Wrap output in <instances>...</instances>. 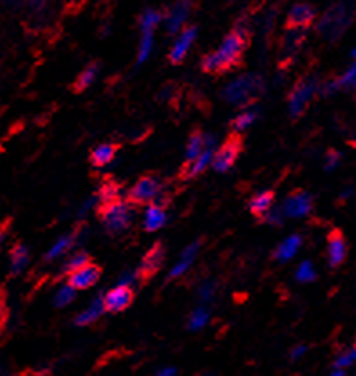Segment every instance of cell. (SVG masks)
Returning <instances> with one entry per match:
<instances>
[{"label": "cell", "instance_id": "cell-1", "mask_svg": "<svg viewBox=\"0 0 356 376\" xmlns=\"http://www.w3.org/2000/svg\"><path fill=\"white\" fill-rule=\"evenodd\" d=\"M244 44H246V28L239 26L232 35L224 38L219 49L212 53V55L205 56V60H203V69L208 71V73H217V71L228 69V67L235 65L239 62V58H241Z\"/></svg>", "mask_w": 356, "mask_h": 376}, {"label": "cell", "instance_id": "cell-2", "mask_svg": "<svg viewBox=\"0 0 356 376\" xmlns=\"http://www.w3.org/2000/svg\"><path fill=\"white\" fill-rule=\"evenodd\" d=\"M264 89V82L257 74H242L233 78L232 82L223 89V98L230 105H246L255 100Z\"/></svg>", "mask_w": 356, "mask_h": 376}, {"label": "cell", "instance_id": "cell-3", "mask_svg": "<svg viewBox=\"0 0 356 376\" xmlns=\"http://www.w3.org/2000/svg\"><path fill=\"white\" fill-rule=\"evenodd\" d=\"M353 20V10L351 6L346 2H338V4L331 6L324 13V17L319 22V33L325 40H338L342 37V33L349 28V24Z\"/></svg>", "mask_w": 356, "mask_h": 376}, {"label": "cell", "instance_id": "cell-4", "mask_svg": "<svg viewBox=\"0 0 356 376\" xmlns=\"http://www.w3.org/2000/svg\"><path fill=\"white\" fill-rule=\"evenodd\" d=\"M134 214L130 205L116 199V201L109 203L105 207V210L101 214V223H103L109 234H119V232H125L130 226Z\"/></svg>", "mask_w": 356, "mask_h": 376}, {"label": "cell", "instance_id": "cell-5", "mask_svg": "<svg viewBox=\"0 0 356 376\" xmlns=\"http://www.w3.org/2000/svg\"><path fill=\"white\" fill-rule=\"evenodd\" d=\"M319 83L313 78H306L302 80L300 83H297V87L293 89L291 96H289V114H291L293 118H298V116L307 109L310 101L313 100V96L319 92Z\"/></svg>", "mask_w": 356, "mask_h": 376}, {"label": "cell", "instance_id": "cell-6", "mask_svg": "<svg viewBox=\"0 0 356 376\" xmlns=\"http://www.w3.org/2000/svg\"><path fill=\"white\" fill-rule=\"evenodd\" d=\"M161 192H163V185L160 179L143 178L133 187L130 198L136 203H152L161 198Z\"/></svg>", "mask_w": 356, "mask_h": 376}, {"label": "cell", "instance_id": "cell-7", "mask_svg": "<svg viewBox=\"0 0 356 376\" xmlns=\"http://www.w3.org/2000/svg\"><path fill=\"white\" fill-rule=\"evenodd\" d=\"M280 208L286 217H293V219L306 217L313 208V198L307 192H295L284 201Z\"/></svg>", "mask_w": 356, "mask_h": 376}, {"label": "cell", "instance_id": "cell-8", "mask_svg": "<svg viewBox=\"0 0 356 376\" xmlns=\"http://www.w3.org/2000/svg\"><path fill=\"white\" fill-rule=\"evenodd\" d=\"M190 11H192L190 0H178V2L170 8L167 17H164V26H167L169 33L181 31V29L185 28V24H187Z\"/></svg>", "mask_w": 356, "mask_h": 376}, {"label": "cell", "instance_id": "cell-9", "mask_svg": "<svg viewBox=\"0 0 356 376\" xmlns=\"http://www.w3.org/2000/svg\"><path fill=\"white\" fill-rule=\"evenodd\" d=\"M103 302H105V311L119 313L127 309L133 302V291L127 286L118 284L115 289H110L109 293L103 295Z\"/></svg>", "mask_w": 356, "mask_h": 376}, {"label": "cell", "instance_id": "cell-10", "mask_svg": "<svg viewBox=\"0 0 356 376\" xmlns=\"http://www.w3.org/2000/svg\"><path fill=\"white\" fill-rule=\"evenodd\" d=\"M239 142L237 139H230L226 145L219 148L217 152H214V157H212V166L217 172H226V170L232 169V165L235 163L239 156Z\"/></svg>", "mask_w": 356, "mask_h": 376}, {"label": "cell", "instance_id": "cell-11", "mask_svg": "<svg viewBox=\"0 0 356 376\" xmlns=\"http://www.w3.org/2000/svg\"><path fill=\"white\" fill-rule=\"evenodd\" d=\"M196 37H197L196 28H185L179 31L178 38H176V42H173L172 49H170V60H172L173 64L183 62L185 56H187L188 51H190V47L194 46Z\"/></svg>", "mask_w": 356, "mask_h": 376}, {"label": "cell", "instance_id": "cell-12", "mask_svg": "<svg viewBox=\"0 0 356 376\" xmlns=\"http://www.w3.org/2000/svg\"><path fill=\"white\" fill-rule=\"evenodd\" d=\"M100 279V270L96 266H91L87 262L85 266L78 268L73 273H69V284L74 286L76 289H87L94 286Z\"/></svg>", "mask_w": 356, "mask_h": 376}, {"label": "cell", "instance_id": "cell-13", "mask_svg": "<svg viewBox=\"0 0 356 376\" xmlns=\"http://www.w3.org/2000/svg\"><path fill=\"white\" fill-rule=\"evenodd\" d=\"M199 248H201V244L199 243H192L185 248L183 252H181V255H179L178 262H176V264L172 266V270H170V279L183 277L185 273L192 268L194 261L197 259V253H199Z\"/></svg>", "mask_w": 356, "mask_h": 376}, {"label": "cell", "instance_id": "cell-14", "mask_svg": "<svg viewBox=\"0 0 356 376\" xmlns=\"http://www.w3.org/2000/svg\"><path fill=\"white\" fill-rule=\"evenodd\" d=\"M313 20H315V10H313L310 4H306V2L295 4L291 10H289L288 22L291 28H306Z\"/></svg>", "mask_w": 356, "mask_h": 376}, {"label": "cell", "instance_id": "cell-15", "mask_svg": "<svg viewBox=\"0 0 356 376\" xmlns=\"http://www.w3.org/2000/svg\"><path fill=\"white\" fill-rule=\"evenodd\" d=\"M164 261V250L161 244H155L154 248H152L151 252L146 253L145 257H143L142 261V266H139V270H137V273L143 277H149L152 275V273H155V271L160 270L161 264H163Z\"/></svg>", "mask_w": 356, "mask_h": 376}, {"label": "cell", "instance_id": "cell-16", "mask_svg": "<svg viewBox=\"0 0 356 376\" xmlns=\"http://www.w3.org/2000/svg\"><path fill=\"white\" fill-rule=\"evenodd\" d=\"M103 311H105L103 297L92 298V302L87 306V309H83V311L76 317V326H89L92 322H96L98 318L103 315Z\"/></svg>", "mask_w": 356, "mask_h": 376}, {"label": "cell", "instance_id": "cell-17", "mask_svg": "<svg viewBox=\"0 0 356 376\" xmlns=\"http://www.w3.org/2000/svg\"><path fill=\"white\" fill-rule=\"evenodd\" d=\"M29 261H31L29 248L24 246V244H17V246H15L10 253L11 273H13V275H19V273H22V271L29 266Z\"/></svg>", "mask_w": 356, "mask_h": 376}, {"label": "cell", "instance_id": "cell-18", "mask_svg": "<svg viewBox=\"0 0 356 376\" xmlns=\"http://www.w3.org/2000/svg\"><path fill=\"white\" fill-rule=\"evenodd\" d=\"M300 246H302L300 235H289V237L284 239L282 243L277 246V250H275V259L280 262L289 261V259H293L295 255H297Z\"/></svg>", "mask_w": 356, "mask_h": 376}, {"label": "cell", "instance_id": "cell-19", "mask_svg": "<svg viewBox=\"0 0 356 376\" xmlns=\"http://www.w3.org/2000/svg\"><path fill=\"white\" fill-rule=\"evenodd\" d=\"M346 241L338 232L331 234L328 243V255H329V264L331 266H338V264H342L344 259H346Z\"/></svg>", "mask_w": 356, "mask_h": 376}, {"label": "cell", "instance_id": "cell-20", "mask_svg": "<svg viewBox=\"0 0 356 376\" xmlns=\"http://www.w3.org/2000/svg\"><path fill=\"white\" fill-rule=\"evenodd\" d=\"M143 225L149 232H155V230L163 228L167 225V212L160 207V205H151L145 210L143 216Z\"/></svg>", "mask_w": 356, "mask_h": 376}, {"label": "cell", "instance_id": "cell-21", "mask_svg": "<svg viewBox=\"0 0 356 376\" xmlns=\"http://www.w3.org/2000/svg\"><path fill=\"white\" fill-rule=\"evenodd\" d=\"M74 243H76V237H74V235H62V237H58L55 243L51 244L49 250H47L46 261L47 262L56 261V259H60L62 255H65Z\"/></svg>", "mask_w": 356, "mask_h": 376}, {"label": "cell", "instance_id": "cell-22", "mask_svg": "<svg viewBox=\"0 0 356 376\" xmlns=\"http://www.w3.org/2000/svg\"><path fill=\"white\" fill-rule=\"evenodd\" d=\"M154 31L152 28H142V40H139V49H137V64H145L149 56L154 51Z\"/></svg>", "mask_w": 356, "mask_h": 376}, {"label": "cell", "instance_id": "cell-23", "mask_svg": "<svg viewBox=\"0 0 356 376\" xmlns=\"http://www.w3.org/2000/svg\"><path fill=\"white\" fill-rule=\"evenodd\" d=\"M212 157H214V147H205V151L196 160L190 161V166L187 170L188 178H194V176L201 174L203 170L208 169L212 165Z\"/></svg>", "mask_w": 356, "mask_h": 376}, {"label": "cell", "instance_id": "cell-24", "mask_svg": "<svg viewBox=\"0 0 356 376\" xmlns=\"http://www.w3.org/2000/svg\"><path fill=\"white\" fill-rule=\"evenodd\" d=\"M273 207V194L271 192H260L257 194L255 198L250 201V210L255 214V216H262L266 212Z\"/></svg>", "mask_w": 356, "mask_h": 376}, {"label": "cell", "instance_id": "cell-25", "mask_svg": "<svg viewBox=\"0 0 356 376\" xmlns=\"http://www.w3.org/2000/svg\"><path fill=\"white\" fill-rule=\"evenodd\" d=\"M115 154H116L115 147L109 145V143H103V145H100V147H96L92 151L91 160L96 166H105L109 165L110 161L115 160Z\"/></svg>", "mask_w": 356, "mask_h": 376}, {"label": "cell", "instance_id": "cell-26", "mask_svg": "<svg viewBox=\"0 0 356 376\" xmlns=\"http://www.w3.org/2000/svg\"><path fill=\"white\" fill-rule=\"evenodd\" d=\"M257 118H259V110H257L255 107L244 109L241 110V114H239L237 118L233 119V127H235V130H246L255 123Z\"/></svg>", "mask_w": 356, "mask_h": 376}, {"label": "cell", "instance_id": "cell-27", "mask_svg": "<svg viewBox=\"0 0 356 376\" xmlns=\"http://www.w3.org/2000/svg\"><path fill=\"white\" fill-rule=\"evenodd\" d=\"M208 322H210V311H208L205 306H199L190 313L188 327H190L192 331H199V330H203Z\"/></svg>", "mask_w": 356, "mask_h": 376}, {"label": "cell", "instance_id": "cell-28", "mask_svg": "<svg viewBox=\"0 0 356 376\" xmlns=\"http://www.w3.org/2000/svg\"><path fill=\"white\" fill-rule=\"evenodd\" d=\"M205 147H214V145H206V139L203 134H194L187 145V161L188 163H190L192 160H196V157L199 156L203 151H205Z\"/></svg>", "mask_w": 356, "mask_h": 376}, {"label": "cell", "instance_id": "cell-29", "mask_svg": "<svg viewBox=\"0 0 356 376\" xmlns=\"http://www.w3.org/2000/svg\"><path fill=\"white\" fill-rule=\"evenodd\" d=\"M74 297H76V288H74V286H71L69 282L64 286H60L55 293V306L58 307L69 306V304L74 300Z\"/></svg>", "mask_w": 356, "mask_h": 376}, {"label": "cell", "instance_id": "cell-30", "mask_svg": "<svg viewBox=\"0 0 356 376\" xmlns=\"http://www.w3.org/2000/svg\"><path fill=\"white\" fill-rule=\"evenodd\" d=\"M98 78V65L92 64L89 65L82 74H80V78L76 82V89L78 91H85L87 87H91L92 83L96 82Z\"/></svg>", "mask_w": 356, "mask_h": 376}, {"label": "cell", "instance_id": "cell-31", "mask_svg": "<svg viewBox=\"0 0 356 376\" xmlns=\"http://www.w3.org/2000/svg\"><path fill=\"white\" fill-rule=\"evenodd\" d=\"M297 280L298 282H313L316 279V270L310 261H304L300 266L297 268Z\"/></svg>", "mask_w": 356, "mask_h": 376}, {"label": "cell", "instance_id": "cell-32", "mask_svg": "<svg viewBox=\"0 0 356 376\" xmlns=\"http://www.w3.org/2000/svg\"><path fill=\"white\" fill-rule=\"evenodd\" d=\"M161 22L160 11L155 10H145L139 17V28H158V24Z\"/></svg>", "mask_w": 356, "mask_h": 376}, {"label": "cell", "instance_id": "cell-33", "mask_svg": "<svg viewBox=\"0 0 356 376\" xmlns=\"http://www.w3.org/2000/svg\"><path fill=\"white\" fill-rule=\"evenodd\" d=\"M340 89H356V62L337 80Z\"/></svg>", "mask_w": 356, "mask_h": 376}, {"label": "cell", "instance_id": "cell-34", "mask_svg": "<svg viewBox=\"0 0 356 376\" xmlns=\"http://www.w3.org/2000/svg\"><path fill=\"white\" fill-rule=\"evenodd\" d=\"M119 198V188L118 185L115 183H107L105 187L100 190V196H98V201L105 203V205H109V203L116 201V199Z\"/></svg>", "mask_w": 356, "mask_h": 376}, {"label": "cell", "instance_id": "cell-35", "mask_svg": "<svg viewBox=\"0 0 356 376\" xmlns=\"http://www.w3.org/2000/svg\"><path fill=\"white\" fill-rule=\"evenodd\" d=\"M87 261H89V257H87V255L83 252L74 253V255H71V257H69V261L65 262L64 271H67V273H73V271L78 270V268L85 266Z\"/></svg>", "mask_w": 356, "mask_h": 376}, {"label": "cell", "instance_id": "cell-36", "mask_svg": "<svg viewBox=\"0 0 356 376\" xmlns=\"http://www.w3.org/2000/svg\"><path fill=\"white\" fill-rule=\"evenodd\" d=\"M215 289H217V286H215L214 280H205L197 289V295H199L203 302H210L212 298L215 297Z\"/></svg>", "mask_w": 356, "mask_h": 376}, {"label": "cell", "instance_id": "cell-37", "mask_svg": "<svg viewBox=\"0 0 356 376\" xmlns=\"http://www.w3.org/2000/svg\"><path fill=\"white\" fill-rule=\"evenodd\" d=\"M356 360V349H351V351H346L340 357L334 360V367H340V369H347L349 366H353Z\"/></svg>", "mask_w": 356, "mask_h": 376}, {"label": "cell", "instance_id": "cell-38", "mask_svg": "<svg viewBox=\"0 0 356 376\" xmlns=\"http://www.w3.org/2000/svg\"><path fill=\"white\" fill-rule=\"evenodd\" d=\"M284 212L282 208H275L271 207L270 210L266 212V223H270V225H275V226H279L284 223Z\"/></svg>", "mask_w": 356, "mask_h": 376}, {"label": "cell", "instance_id": "cell-39", "mask_svg": "<svg viewBox=\"0 0 356 376\" xmlns=\"http://www.w3.org/2000/svg\"><path fill=\"white\" fill-rule=\"evenodd\" d=\"M136 279H137V271L127 270V271H124V273H121L118 284L127 286V288H133V284L136 282Z\"/></svg>", "mask_w": 356, "mask_h": 376}, {"label": "cell", "instance_id": "cell-40", "mask_svg": "<svg viewBox=\"0 0 356 376\" xmlns=\"http://www.w3.org/2000/svg\"><path fill=\"white\" fill-rule=\"evenodd\" d=\"M340 161H342V156H340L338 152H329L328 157H325V170H334L340 165Z\"/></svg>", "mask_w": 356, "mask_h": 376}, {"label": "cell", "instance_id": "cell-41", "mask_svg": "<svg viewBox=\"0 0 356 376\" xmlns=\"http://www.w3.org/2000/svg\"><path fill=\"white\" fill-rule=\"evenodd\" d=\"M96 203H98V199H96V198H91V199H89V201L83 203L82 208H80V210H78V216H80V217L87 216V214H89V212H91L92 208H94V205H96Z\"/></svg>", "mask_w": 356, "mask_h": 376}, {"label": "cell", "instance_id": "cell-42", "mask_svg": "<svg viewBox=\"0 0 356 376\" xmlns=\"http://www.w3.org/2000/svg\"><path fill=\"white\" fill-rule=\"evenodd\" d=\"M306 349H307L306 345H295V348L291 349V353H289V358L295 362V360H298V358H302L306 354Z\"/></svg>", "mask_w": 356, "mask_h": 376}, {"label": "cell", "instance_id": "cell-43", "mask_svg": "<svg viewBox=\"0 0 356 376\" xmlns=\"http://www.w3.org/2000/svg\"><path fill=\"white\" fill-rule=\"evenodd\" d=\"M49 0H28V6L33 11H42L46 8V4Z\"/></svg>", "mask_w": 356, "mask_h": 376}, {"label": "cell", "instance_id": "cell-44", "mask_svg": "<svg viewBox=\"0 0 356 376\" xmlns=\"http://www.w3.org/2000/svg\"><path fill=\"white\" fill-rule=\"evenodd\" d=\"M176 375H178V369H176V367H170V366L161 367L160 371H158V376H176Z\"/></svg>", "mask_w": 356, "mask_h": 376}, {"label": "cell", "instance_id": "cell-45", "mask_svg": "<svg viewBox=\"0 0 356 376\" xmlns=\"http://www.w3.org/2000/svg\"><path fill=\"white\" fill-rule=\"evenodd\" d=\"M4 324V304H2V298H0V327Z\"/></svg>", "mask_w": 356, "mask_h": 376}, {"label": "cell", "instance_id": "cell-46", "mask_svg": "<svg viewBox=\"0 0 356 376\" xmlns=\"http://www.w3.org/2000/svg\"><path fill=\"white\" fill-rule=\"evenodd\" d=\"M349 196H351V190H346V192H344V194H342V199L349 198Z\"/></svg>", "mask_w": 356, "mask_h": 376}, {"label": "cell", "instance_id": "cell-47", "mask_svg": "<svg viewBox=\"0 0 356 376\" xmlns=\"http://www.w3.org/2000/svg\"><path fill=\"white\" fill-rule=\"evenodd\" d=\"M4 241H6V234L4 232H0V244L4 243Z\"/></svg>", "mask_w": 356, "mask_h": 376}, {"label": "cell", "instance_id": "cell-48", "mask_svg": "<svg viewBox=\"0 0 356 376\" xmlns=\"http://www.w3.org/2000/svg\"><path fill=\"white\" fill-rule=\"evenodd\" d=\"M8 2H10V4H20L22 0H8Z\"/></svg>", "mask_w": 356, "mask_h": 376}, {"label": "cell", "instance_id": "cell-49", "mask_svg": "<svg viewBox=\"0 0 356 376\" xmlns=\"http://www.w3.org/2000/svg\"><path fill=\"white\" fill-rule=\"evenodd\" d=\"M351 56L356 60V49H353V51H351Z\"/></svg>", "mask_w": 356, "mask_h": 376}]
</instances>
